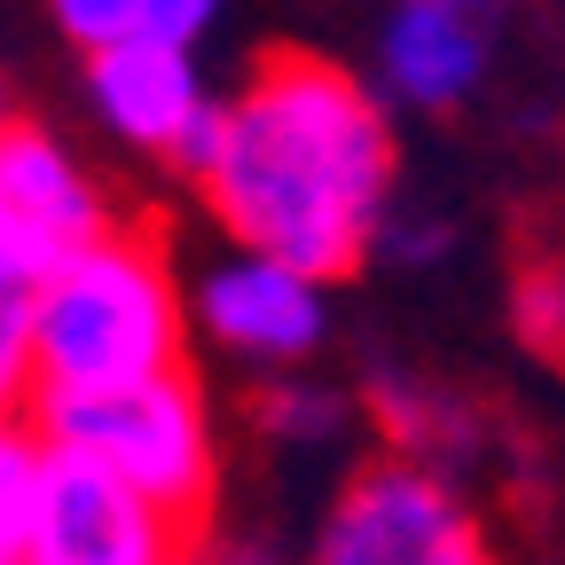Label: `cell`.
I'll return each mask as SVG.
<instances>
[{
  "instance_id": "1",
  "label": "cell",
  "mask_w": 565,
  "mask_h": 565,
  "mask_svg": "<svg viewBox=\"0 0 565 565\" xmlns=\"http://www.w3.org/2000/svg\"><path fill=\"white\" fill-rule=\"evenodd\" d=\"M196 181L236 252L330 282L370 252L385 221L393 126L353 71L282 47L244 79L236 103H221L196 150Z\"/></svg>"
},
{
  "instance_id": "4",
  "label": "cell",
  "mask_w": 565,
  "mask_h": 565,
  "mask_svg": "<svg viewBox=\"0 0 565 565\" xmlns=\"http://www.w3.org/2000/svg\"><path fill=\"white\" fill-rule=\"evenodd\" d=\"M307 565H494L471 511L424 463H370L338 487Z\"/></svg>"
},
{
  "instance_id": "11",
  "label": "cell",
  "mask_w": 565,
  "mask_h": 565,
  "mask_svg": "<svg viewBox=\"0 0 565 565\" xmlns=\"http://www.w3.org/2000/svg\"><path fill=\"white\" fill-rule=\"evenodd\" d=\"M40 471H47V440L32 433V416H0V565H32Z\"/></svg>"
},
{
  "instance_id": "2",
  "label": "cell",
  "mask_w": 565,
  "mask_h": 565,
  "mask_svg": "<svg viewBox=\"0 0 565 565\" xmlns=\"http://www.w3.org/2000/svg\"><path fill=\"white\" fill-rule=\"evenodd\" d=\"M189 299L158 252V236L110 228L63 275L40 282L32 315V362L40 393H118L181 370Z\"/></svg>"
},
{
  "instance_id": "7",
  "label": "cell",
  "mask_w": 565,
  "mask_h": 565,
  "mask_svg": "<svg viewBox=\"0 0 565 565\" xmlns=\"http://www.w3.org/2000/svg\"><path fill=\"white\" fill-rule=\"evenodd\" d=\"M189 307H196L212 345L244 353V362H267V370L307 362V353L322 345V330H330L322 282L299 275V267H282V259H259V252H221L196 275Z\"/></svg>"
},
{
  "instance_id": "3",
  "label": "cell",
  "mask_w": 565,
  "mask_h": 565,
  "mask_svg": "<svg viewBox=\"0 0 565 565\" xmlns=\"http://www.w3.org/2000/svg\"><path fill=\"white\" fill-rule=\"evenodd\" d=\"M32 433L63 456H87L173 526H196V511L212 503V424L189 370L118 393H40Z\"/></svg>"
},
{
  "instance_id": "9",
  "label": "cell",
  "mask_w": 565,
  "mask_h": 565,
  "mask_svg": "<svg viewBox=\"0 0 565 565\" xmlns=\"http://www.w3.org/2000/svg\"><path fill=\"white\" fill-rule=\"evenodd\" d=\"M377 71L416 110H456L487 79V24L456 0H401L377 24Z\"/></svg>"
},
{
  "instance_id": "14",
  "label": "cell",
  "mask_w": 565,
  "mask_h": 565,
  "mask_svg": "<svg viewBox=\"0 0 565 565\" xmlns=\"http://www.w3.org/2000/svg\"><path fill=\"white\" fill-rule=\"evenodd\" d=\"M526 299H534V307H526V322H534V330L550 338V330H557V315H565V291H557V282H534Z\"/></svg>"
},
{
  "instance_id": "6",
  "label": "cell",
  "mask_w": 565,
  "mask_h": 565,
  "mask_svg": "<svg viewBox=\"0 0 565 565\" xmlns=\"http://www.w3.org/2000/svg\"><path fill=\"white\" fill-rule=\"evenodd\" d=\"M181 550H189V526H173L141 494H126L87 456L47 448L32 565H181Z\"/></svg>"
},
{
  "instance_id": "12",
  "label": "cell",
  "mask_w": 565,
  "mask_h": 565,
  "mask_svg": "<svg viewBox=\"0 0 565 565\" xmlns=\"http://www.w3.org/2000/svg\"><path fill=\"white\" fill-rule=\"evenodd\" d=\"M32 315H40V282L0 259V416H17L40 401V362H32Z\"/></svg>"
},
{
  "instance_id": "5",
  "label": "cell",
  "mask_w": 565,
  "mask_h": 565,
  "mask_svg": "<svg viewBox=\"0 0 565 565\" xmlns=\"http://www.w3.org/2000/svg\"><path fill=\"white\" fill-rule=\"evenodd\" d=\"M103 236H110V204H103L95 173L47 126L9 118L0 126V259L47 282Z\"/></svg>"
},
{
  "instance_id": "10",
  "label": "cell",
  "mask_w": 565,
  "mask_h": 565,
  "mask_svg": "<svg viewBox=\"0 0 565 565\" xmlns=\"http://www.w3.org/2000/svg\"><path fill=\"white\" fill-rule=\"evenodd\" d=\"M55 32L71 47H87V55H110V47H134V40L196 47L212 32V9H204V0H63Z\"/></svg>"
},
{
  "instance_id": "13",
  "label": "cell",
  "mask_w": 565,
  "mask_h": 565,
  "mask_svg": "<svg viewBox=\"0 0 565 565\" xmlns=\"http://www.w3.org/2000/svg\"><path fill=\"white\" fill-rule=\"evenodd\" d=\"M330 416H338V401H322V393H275L267 401V424L275 433H330Z\"/></svg>"
},
{
  "instance_id": "8",
  "label": "cell",
  "mask_w": 565,
  "mask_h": 565,
  "mask_svg": "<svg viewBox=\"0 0 565 565\" xmlns=\"http://www.w3.org/2000/svg\"><path fill=\"white\" fill-rule=\"evenodd\" d=\"M87 95L118 141L158 150V158H189V166L204 150L212 118H221V103L204 95L196 47H173V40H134V47L87 55Z\"/></svg>"
}]
</instances>
